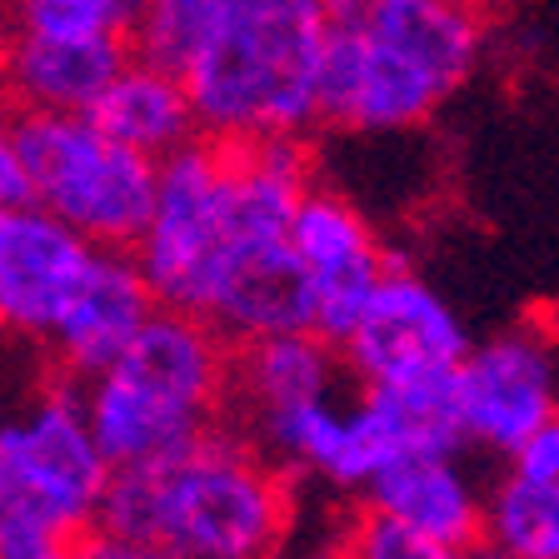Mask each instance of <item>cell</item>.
<instances>
[{
	"instance_id": "obj_1",
	"label": "cell",
	"mask_w": 559,
	"mask_h": 559,
	"mask_svg": "<svg viewBox=\"0 0 559 559\" xmlns=\"http://www.w3.org/2000/svg\"><path fill=\"white\" fill-rule=\"evenodd\" d=\"M295 520L290 475L240 425H215L151 469H120L100 524L170 559H275Z\"/></svg>"
},
{
	"instance_id": "obj_26",
	"label": "cell",
	"mask_w": 559,
	"mask_h": 559,
	"mask_svg": "<svg viewBox=\"0 0 559 559\" xmlns=\"http://www.w3.org/2000/svg\"><path fill=\"white\" fill-rule=\"evenodd\" d=\"M11 60H15V25L0 5V95H5V75H11Z\"/></svg>"
},
{
	"instance_id": "obj_9",
	"label": "cell",
	"mask_w": 559,
	"mask_h": 559,
	"mask_svg": "<svg viewBox=\"0 0 559 559\" xmlns=\"http://www.w3.org/2000/svg\"><path fill=\"white\" fill-rule=\"evenodd\" d=\"M465 444L510 460L530 435L559 415V370L545 330L514 325L504 335L479 340L454 370Z\"/></svg>"
},
{
	"instance_id": "obj_11",
	"label": "cell",
	"mask_w": 559,
	"mask_h": 559,
	"mask_svg": "<svg viewBox=\"0 0 559 559\" xmlns=\"http://www.w3.org/2000/svg\"><path fill=\"white\" fill-rule=\"evenodd\" d=\"M155 310H160V300H155L135 250H95L91 275L46 345L50 370L70 384L105 374L110 365L126 360V349L135 345V335Z\"/></svg>"
},
{
	"instance_id": "obj_10",
	"label": "cell",
	"mask_w": 559,
	"mask_h": 559,
	"mask_svg": "<svg viewBox=\"0 0 559 559\" xmlns=\"http://www.w3.org/2000/svg\"><path fill=\"white\" fill-rule=\"evenodd\" d=\"M140 395H151L170 415H180L195 430H215L230 409L235 380V345L210 325L205 314L186 310H155L126 360L110 365Z\"/></svg>"
},
{
	"instance_id": "obj_6",
	"label": "cell",
	"mask_w": 559,
	"mask_h": 559,
	"mask_svg": "<svg viewBox=\"0 0 559 559\" xmlns=\"http://www.w3.org/2000/svg\"><path fill=\"white\" fill-rule=\"evenodd\" d=\"M290 245L310 275L314 335H325L330 345H345L365 320V310L374 305L380 285L390 280V270L400 265V255L380 240L370 215L345 190L330 186H310V195L300 200Z\"/></svg>"
},
{
	"instance_id": "obj_28",
	"label": "cell",
	"mask_w": 559,
	"mask_h": 559,
	"mask_svg": "<svg viewBox=\"0 0 559 559\" xmlns=\"http://www.w3.org/2000/svg\"><path fill=\"white\" fill-rule=\"evenodd\" d=\"M485 559H489V555H485Z\"/></svg>"
},
{
	"instance_id": "obj_8",
	"label": "cell",
	"mask_w": 559,
	"mask_h": 559,
	"mask_svg": "<svg viewBox=\"0 0 559 559\" xmlns=\"http://www.w3.org/2000/svg\"><path fill=\"white\" fill-rule=\"evenodd\" d=\"M91 260L95 245L35 200L0 205V340L46 349Z\"/></svg>"
},
{
	"instance_id": "obj_27",
	"label": "cell",
	"mask_w": 559,
	"mask_h": 559,
	"mask_svg": "<svg viewBox=\"0 0 559 559\" xmlns=\"http://www.w3.org/2000/svg\"><path fill=\"white\" fill-rule=\"evenodd\" d=\"M444 5H454V11H469V15H479V21H485L489 11H500L504 0H444Z\"/></svg>"
},
{
	"instance_id": "obj_12",
	"label": "cell",
	"mask_w": 559,
	"mask_h": 559,
	"mask_svg": "<svg viewBox=\"0 0 559 559\" xmlns=\"http://www.w3.org/2000/svg\"><path fill=\"white\" fill-rule=\"evenodd\" d=\"M485 504L489 489H479L460 450L400 454L395 465H384L374 485L365 489V510L450 549L485 545Z\"/></svg>"
},
{
	"instance_id": "obj_14",
	"label": "cell",
	"mask_w": 559,
	"mask_h": 559,
	"mask_svg": "<svg viewBox=\"0 0 559 559\" xmlns=\"http://www.w3.org/2000/svg\"><path fill=\"white\" fill-rule=\"evenodd\" d=\"M130 40H21L5 95L25 116H91L130 66Z\"/></svg>"
},
{
	"instance_id": "obj_5",
	"label": "cell",
	"mask_w": 559,
	"mask_h": 559,
	"mask_svg": "<svg viewBox=\"0 0 559 559\" xmlns=\"http://www.w3.org/2000/svg\"><path fill=\"white\" fill-rule=\"evenodd\" d=\"M0 465L25 504L75 535L100 524L105 495L116 485V465L91 430L81 384L60 380L56 370L11 409H0Z\"/></svg>"
},
{
	"instance_id": "obj_18",
	"label": "cell",
	"mask_w": 559,
	"mask_h": 559,
	"mask_svg": "<svg viewBox=\"0 0 559 559\" xmlns=\"http://www.w3.org/2000/svg\"><path fill=\"white\" fill-rule=\"evenodd\" d=\"M489 559H559V479L504 469L485 504Z\"/></svg>"
},
{
	"instance_id": "obj_17",
	"label": "cell",
	"mask_w": 559,
	"mask_h": 559,
	"mask_svg": "<svg viewBox=\"0 0 559 559\" xmlns=\"http://www.w3.org/2000/svg\"><path fill=\"white\" fill-rule=\"evenodd\" d=\"M120 145L151 155V160H170L175 151H186L200 140V116L190 100V85L180 70L151 66V60L130 56V66L116 75V85L100 95L91 110Z\"/></svg>"
},
{
	"instance_id": "obj_15",
	"label": "cell",
	"mask_w": 559,
	"mask_h": 559,
	"mask_svg": "<svg viewBox=\"0 0 559 559\" xmlns=\"http://www.w3.org/2000/svg\"><path fill=\"white\" fill-rule=\"evenodd\" d=\"M345 31H365L370 40H380L390 56L430 75L444 95L465 91V81L485 56V21L454 11L444 0H374L365 21L345 25Z\"/></svg>"
},
{
	"instance_id": "obj_4",
	"label": "cell",
	"mask_w": 559,
	"mask_h": 559,
	"mask_svg": "<svg viewBox=\"0 0 559 559\" xmlns=\"http://www.w3.org/2000/svg\"><path fill=\"white\" fill-rule=\"evenodd\" d=\"M235 245L245 240L235 221L230 140L200 135L195 145L160 160V190L135 260L165 310L205 314Z\"/></svg>"
},
{
	"instance_id": "obj_2",
	"label": "cell",
	"mask_w": 559,
	"mask_h": 559,
	"mask_svg": "<svg viewBox=\"0 0 559 559\" xmlns=\"http://www.w3.org/2000/svg\"><path fill=\"white\" fill-rule=\"evenodd\" d=\"M325 0H230L225 21L186 70L200 135L305 140L325 126Z\"/></svg>"
},
{
	"instance_id": "obj_16",
	"label": "cell",
	"mask_w": 559,
	"mask_h": 559,
	"mask_svg": "<svg viewBox=\"0 0 559 559\" xmlns=\"http://www.w3.org/2000/svg\"><path fill=\"white\" fill-rule=\"evenodd\" d=\"M345 355L314 330L295 335H270L235 345V380H230V419L265 415L280 405H300V400L340 395L345 380Z\"/></svg>"
},
{
	"instance_id": "obj_24",
	"label": "cell",
	"mask_w": 559,
	"mask_h": 559,
	"mask_svg": "<svg viewBox=\"0 0 559 559\" xmlns=\"http://www.w3.org/2000/svg\"><path fill=\"white\" fill-rule=\"evenodd\" d=\"M504 465H510L514 475H530V479H559V415H549Z\"/></svg>"
},
{
	"instance_id": "obj_19",
	"label": "cell",
	"mask_w": 559,
	"mask_h": 559,
	"mask_svg": "<svg viewBox=\"0 0 559 559\" xmlns=\"http://www.w3.org/2000/svg\"><path fill=\"white\" fill-rule=\"evenodd\" d=\"M225 11H230V0H135L130 50L151 66L186 75L190 60L215 35V25L225 21Z\"/></svg>"
},
{
	"instance_id": "obj_23",
	"label": "cell",
	"mask_w": 559,
	"mask_h": 559,
	"mask_svg": "<svg viewBox=\"0 0 559 559\" xmlns=\"http://www.w3.org/2000/svg\"><path fill=\"white\" fill-rule=\"evenodd\" d=\"M31 200V165H25V130L11 95H0V205Z\"/></svg>"
},
{
	"instance_id": "obj_13",
	"label": "cell",
	"mask_w": 559,
	"mask_h": 559,
	"mask_svg": "<svg viewBox=\"0 0 559 559\" xmlns=\"http://www.w3.org/2000/svg\"><path fill=\"white\" fill-rule=\"evenodd\" d=\"M205 320L230 345L314 330V295L290 240H250L221 270Z\"/></svg>"
},
{
	"instance_id": "obj_25",
	"label": "cell",
	"mask_w": 559,
	"mask_h": 559,
	"mask_svg": "<svg viewBox=\"0 0 559 559\" xmlns=\"http://www.w3.org/2000/svg\"><path fill=\"white\" fill-rule=\"evenodd\" d=\"M81 559H170V555L155 545H140V539H130V535H116V530H105V524H95V530L81 535Z\"/></svg>"
},
{
	"instance_id": "obj_3",
	"label": "cell",
	"mask_w": 559,
	"mask_h": 559,
	"mask_svg": "<svg viewBox=\"0 0 559 559\" xmlns=\"http://www.w3.org/2000/svg\"><path fill=\"white\" fill-rule=\"evenodd\" d=\"M31 200L95 250H135L155 210L160 160L120 145L95 116H25Z\"/></svg>"
},
{
	"instance_id": "obj_21",
	"label": "cell",
	"mask_w": 559,
	"mask_h": 559,
	"mask_svg": "<svg viewBox=\"0 0 559 559\" xmlns=\"http://www.w3.org/2000/svg\"><path fill=\"white\" fill-rule=\"evenodd\" d=\"M335 559H475V549L435 545V539H419V535H409V530H400L395 520L365 510L360 520L345 524Z\"/></svg>"
},
{
	"instance_id": "obj_22",
	"label": "cell",
	"mask_w": 559,
	"mask_h": 559,
	"mask_svg": "<svg viewBox=\"0 0 559 559\" xmlns=\"http://www.w3.org/2000/svg\"><path fill=\"white\" fill-rule=\"evenodd\" d=\"M0 559H81V535L35 504L11 500L0 510Z\"/></svg>"
},
{
	"instance_id": "obj_20",
	"label": "cell",
	"mask_w": 559,
	"mask_h": 559,
	"mask_svg": "<svg viewBox=\"0 0 559 559\" xmlns=\"http://www.w3.org/2000/svg\"><path fill=\"white\" fill-rule=\"evenodd\" d=\"M21 40H130L135 0H0Z\"/></svg>"
},
{
	"instance_id": "obj_7",
	"label": "cell",
	"mask_w": 559,
	"mask_h": 559,
	"mask_svg": "<svg viewBox=\"0 0 559 559\" xmlns=\"http://www.w3.org/2000/svg\"><path fill=\"white\" fill-rule=\"evenodd\" d=\"M469 349L475 345L460 310L435 290V280L400 260L355 335L340 345V355L360 384H400L425 374H454Z\"/></svg>"
}]
</instances>
